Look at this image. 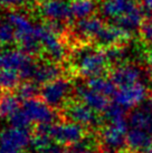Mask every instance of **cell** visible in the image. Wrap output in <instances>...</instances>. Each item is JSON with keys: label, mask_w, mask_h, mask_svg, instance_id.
<instances>
[{"label": "cell", "mask_w": 152, "mask_h": 153, "mask_svg": "<svg viewBox=\"0 0 152 153\" xmlns=\"http://www.w3.org/2000/svg\"><path fill=\"white\" fill-rule=\"evenodd\" d=\"M144 13H145V10L143 7L140 6L136 1H133V4L127 10V13H124L122 17L118 18L115 24L131 35L132 33H134L139 28H141L142 24L144 22Z\"/></svg>", "instance_id": "e0dca14e"}, {"label": "cell", "mask_w": 152, "mask_h": 153, "mask_svg": "<svg viewBox=\"0 0 152 153\" xmlns=\"http://www.w3.org/2000/svg\"><path fill=\"white\" fill-rule=\"evenodd\" d=\"M20 98L16 93L4 91L0 94V119H9L18 110H20Z\"/></svg>", "instance_id": "44dd1931"}, {"label": "cell", "mask_w": 152, "mask_h": 153, "mask_svg": "<svg viewBox=\"0 0 152 153\" xmlns=\"http://www.w3.org/2000/svg\"><path fill=\"white\" fill-rule=\"evenodd\" d=\"M35 66L34 57L19 48H0V69H13L20 74L21 79L31 81Z\"/></svg>", "instance_id": "7a4b0ae2"}, {"label": "cell", "mask_w": 152, "mask_h": 153, "mask_svg": "<svg viewBox=\"0 0 152 153\" xmlns=\"http://www.w3.org/2000/svg\"><path fill=\"white\" fill-rule=\"evenodd\" d=\"M86 85L89 86V88L94 89L95 92L105 95V96H113L115 91H116V85L113 83V81L111 78H107L104 75L102 76H95L87 78Z\"/></svg>", "instance_id": "cb8c5ba5"}, {"label": "cell", "mask_w": 152, "mask_h": 153, "mask_svg": "<svg viewBox=\"0 0 152 153\" xmlns=\"http://www.w3.org/2000/svg\"><path fill=\"white\" fill-rule=\"evenodd\" d=\"M39 91H40L39 85L36 84L34 81H25L18 85L16 88V94L21 101H27L39 95Z\"/></svg>", "instance_id": "4316f807"}, {"label": "cell", "mask_w": 152, "mask_h": 153, "mask_svg": "<svg viewBox=\"0 0 152 153\" xmlns=\"http://www.w3.org/2000/svg\"><path fill=\"white\" fill-rule=\"evenodd\" d=\"M89 142L87 140V137H85L84 140H82L80 142L76 143V144L72 145V148L69 151L66 153H96L95 151L89 148Z\"/></svg>", "instance_id": "f546056e"}, {"label": "cell", "mask_w": 152, "mask_h": 153, "mask_svg": "<svg viewBox=\"0 0 152 153\" xmlns=\"http://www.w3.org/2000/svg\"><path fill=\"white\" fill-rule=\"evenodd\" d=\"M29 128H20L10 126L0 132V152L1 153H24L29 149Z\"/></svg>", "instance_id": "5b68a950"}, {"label": "cell", "mask_w": 152, "mask_h": 153, "mask_svg": "<svg viewBox=\"0 0 152 153\" xmlns=\"http://www.w3.org/2000/svg\"><path fill=\"white\" fill-rule=\"evenodd\" d=\"M129 125L152 133V111L150 108H135L129 115Z\"/></svg>", "instance_id": "7402d4cb"}, {"label": "cell", "mask_w": 152, "mask_h": 153, "mask_svg": "<svg viewBox=\"0 0 152 153\" xmlns=\"http://www.w3.org/2000/svg\"><path fill=\"white\" fill-rule=\"evenodd\" d=\"M21 77L20 74L13 69H0V89L11 91L17 88Z\"/></svg>", "instance_id": "484cf974"}, {"label": "cell", "mask_w": 152, "mask_h": 153, "mask_svg": "<svg viewBox=\"0 0 152 153\" xmlns=\"http://www.w3.org/2000/svg\"><path fill=\"white\" fill-rule=\"evenodd\" d=\"M104 25L105 22L96 16L78 19V22H76L74 25V34L77 38L83 40L84 43H87L89 40L93 42Z\"/></svg>", "instance_id": "2e32d148"}, {"label": "cell", "mask_w": 152, "mask_h": 153, "mask_svg": "<svg viewBox=\"0 0 152 153\" xmlns=\"http://www.w3.org/2000/svg\"><path fill=\"white\" fill-rule=\"evenodd\" d=\"M109 64L104 49L89 46L86 43L78 44L72 54L73 69L86 78L104 75Z\"/></svg>", "instance_id": "6da1fadb"}, {"label": "cell", "mask_w": 152, "mask_h": 153, "mask_svg": "<svg viewBox=\"0 0 152 153\" xmlns=\"http://www.w3.org/2000/svg\"><path fill=\"white\" fill-rule=\"evenodd\" d=\"M134 0H104L101 4V13L106 18L118 19L122 17Z\"/></svg>", "instance_id": "ffe728a7"}, {"label": "cell", "mask_w": 152, "mask_h": 153, "mask_svg": "<svg viewBox=\"0 0 152 153\" xmlns=\"http://www.w3.org/2000/svg\"><path fill=\"white\" fill-rule=\"evenodd\" d=\"M142 77V69L135 64L122 63L115 65L112 69L110 78L116 85V87L129 86L135 83H139Z\"/></svg>", "instance_id": "7c38bea8"}, {"label": "cell", "mask_w": 152, "mask_h": 153, "mask_svg": "<svg viewBox=\"0 0 152 153\" xmlns=\"http://www.w3.org/2000/svg\"><path fill=\"white\" fill-rule=\"evenodd\" d=\"M74 93L80 101L89 105L97 113H103L110 105L107 96L95 92L94 89L89 88L86 84H76L74 86Z\"/></svg>", "instance_id": "5bb4252c"}, {"label": "cell", "mask_w": 152, "mask_h": 153, "mask_svg": "<svg viewBox=\"0 0 152 153\" xmlns=\"http://www.w3.org/2000/svg\"><path fill=\"white\" fill-rule=\"evenodd\" d=\"M8 120L11 126L20 128H29L31 123H33V121L30 120V117L22 107L20 110H18L13 115H11Z\"/></svg>", "instance_id": "f1b7e54d"}, {"label": "cell", "mask_w": 152, "mask_h": 153, "mask_svg": "<svg viewBox=\"0 0 152 153\" xmlns=\"http://www.w3.org/2000/svg\"><path fill=\"white\" fill-rule=\"evenodd\" d=\"M129 124H110L103 126L100 133V140L103 152L116 153L127 145V133Z\"/></svg>", "instance_id": "52a82bcc"}, {"label": "cell", "mask_w": 152, "mask_h": 153, "mask_svg": "<svg viewBox=\"0 0 152 153\" xmlns=\"http://www.w3.org/2000/svg\"><path fill=\"white\" fill-rule=\"evenodd\" d=\"M104 119L110 124H129L127 115H125V108H123L118 103H110L104 112Z\"/></svg>", "instance_id": "d4e9b609"}, {"label": "cell", "mask_w": 152, "mask_h": 153, "mask_svg": "<svg viewBox=\"0 0 152 153\" xmlns=\"http://www.w3.org/2000/svg\"><path fill=\"white\" fill-rule=\"evenodd\" d=\"M72 93H74V86L65 77H59L55 81L42 85L39 91L42 100L53 108H62L67 103Z\"/></svg>", "instance_id": "277c9868"}, {"label": "cell", "mask_w": 152, "mask_h": 153, "mask_svg": "<svg viewBox=\"0 0 152 153\" xmlns=\"http://www.w3.org/2000/svg\"><path fill=\"white\" fill-rule=\"evenodd\" d=\"M148 95L147 86L143 83H135L129 86L118 87L113 95L114 102L125 110L134 108L143 102Z\"/></svg>", "instance_id": "9c48e42d"}, {"label": "cell", "mask_w": 152, "mask_h": 153, "mask_svg": "<svg viewBox=\"0 0 152 153\" xmlns=\"http://www.w3.org/2000/svg\"><path fill=\"white\" fill-rule=\"evenodd\" d=\"M0 153H1V152H0Z\"/></svg>", "instance_id": "8d00e7d4"}, {"label": "cell", "mask_w": 152, "mask_h": 153, "mask_svg": "<svg viewBox=\"0 0 152 153\" xmlns=\"http://www.w3.org/2000/svg\"><path fill=\"white\" fill-rule=\"evenodd\" d=\"M16 43V31L13 25L7 20H0V47Z\"/></svg>", "instance_id": "83f0119b"}, {"label": "cell", "mask_w": 152, "mask_h": 153, "mask_svg": "<svg viewBox=\"0 0 152 153\" xmlns=\"http://www.w3.org/2000/svg\"><path fill=\"white\" fill-rule=\"evenodd\" d=\"M63 68L59 63L51 60L47 58L46 60L36 62L34 75L31 81H34L38 85H45L49 82H53L62 77Z\"/></svg>", "instance_id": "9a60e30c"}, {"label": "cell", "mask_w": 152, "mask_h": 153, "mask_svg": "<svg viewBox=\"0 0 152 153\" xmlns=\"http://www.w3.org/2000/svg\"><path fill=\"white\" fill-rule=\"evenodd\" d=\"M22 108L26 111L33 123L38 124H51L55 122L56 114L53 107L49 106L46 102L38 98H31L24 101Z\"/></svg>", "instance_id": "8fae6325"}, {"label": "cell", "mask_w": 152, "mask_h": 153, "mask_svg": "<svg viewBox=\"0 0 152 153\" xmlns=\"http://www.w3.org/2000/svg\"><path fill=\"white\" fill-rule=\"evenodd\" d=\"M65 145L56 142L51 135L35 132L31 137L29 151L31 153H66Z\"/></svg>", "instance_id": "ac0fdd59"}, {"label": "cell", "mask_w": 152, "mask_h": 153, "mask_svg": "<svg viewBox=\"0 0 152 153\" xmlns=\"http://www.w3.org/2000/svg\"><path fill=\"white\" fill-rule=\"evenodd\" d=\"M38 1H42V0H38Z\"/></svg>", "instance_id": "d590c367"}, {"label": "cell", "mask_w": 152, "mask_h": 153, "mask_svg": "<svg viewBox=\"0 0 152 153\" xmlns=\"http://www.w3.org/2000/svg\"><path fill=\"white\" fill-rule=\"evenodd\" d=\"M96 8V0H73L71 2L73 18L76 19H84L94 16Z\"/></svg>", "instance_id": "603a6c76"}, {"label": "cell", "mask_w": 152, "mask_h": 153, "mask_svg": "<svg viewBox=\"0 0 152 153\" xmlns=\"http://www.w3.org/2000/svg\"><path fill=\"white\" fill-rule=\"evenodd\" d=\"M131 35L123 30L120 26L116 24L114 25H104L103 28L100 30V33L96 35L94 38L93 43L98 45L100 47H112L118 46V45H123L130 39Z\"/></svg>", "instance_id": "4fadbf2b"}, {"label": "cell", "mask_w": 152, "mask_h": 153, "mask_svg": "<svg viewBox=\"0 0 152 153\" xmlns=\"http://www.w3.org/2000/svg\"><path fill=\"white\" fill-rule=\"evenodd\" d=\"M141 37L147 44H150L152 46V18L147 22H144L141 26Z\"/></svg>", "instance_id": "4dcf8cb0"}, {"label": "cell", "mask_w": 152, "mask_h": 153, "mask_svg": "<svg viewBox=\"0 0 152 153\" xmlns=\"http://www.w3.org/2000/svg\"><path fill=\"white\" fill-rule=\"evenodd\" d=\"M38 13L45 20H59L71 24L74 19L71 2L67 0H42L38 6Z\"/></svg>", "instance_id": "30bf717a"}, {"label": "cell", "mask_w": 152, "mask_h": 153, "mask_svg": "<svg viewBox=\"0 0 152 153\" xmlns=\"http://www.w3.org/2000/svg\"><path fill=\"white\" fill-rule=\"evenodd\" d=\"M142 7L147 13L152 16V0H142Z\"/></svg>", "instance_id": "836d02e7"}, {"label": "cell", "mask_w": 152, "mask_h": 153, "mask_svg": "<svg viewBox=\"0 0 152 153\" xmlns=\"http://www.w3.org/2000/svg\"><path fill=\"white\" fill-rule=\"evenodd\" d=\"M144 62L148 66V69L150 71V73H152V48L145 51V53H144Z\"/></svg>", "instance_id": "d6a6232c"}, {"label": "cell", "mask_w": 152, "mask_h": 153, "mask_svg": "<svg viewBox=\"0 0 152 153\" xmlns=\"http://www.w3.org/2000/svg\"><path fill=\"white\" fill-rule=\"evenodd\" d=\"M49 135L60 144L72 146L86 137V130L85 126L78 123L65 121L62 123L51 124Z\"/></svg>", "instance_id": "8992f818"}, {"label": "cell", "mask_w": 152, "mask_h": 153, "mask_svg": "<svg viewBox=\"0 0 152 153\" xmlns=\"http://www.w3.org/2000/svg\"><path fill=\"white\" fill-rule=\"evenodd\" d=\"M35 35L42 44V53L48 59L57 63H62L66 59L67 49L63 37L55 34L45 22L35 26Z\"/></svg>", "instance_id": "3957f363"}, {"label": "cell", "mask_w": 152, "mask_h": 153, "mask_svg": "<svg viewBox=\"0 0 152 153\" xmlns=\"http://www.w3.org/2000/svg\"><path fill=\"white\" fill-rule=\"evenodd\" d=\"M149 106H150V110L152 111V95L151 97H150V101H149Z\"/></svg>", "instance_id": "e575fe53"}, {"label": "cell", "mask_w": 152, "mask_h": 153, "mask_svg": "<svg viewBox=\"0 0 152 153\" xmlns=\"http://www.w3.org/2000/svg\"><path fill=\"white\" fill-rule=\"evenodd\" d=\"M152 133L131 128L127 133V146L133 153H142L152 145Z\"/></svg>", "instance_id": "d6986e66"}, {"label": "cell", "mask_w": 152, "mask_h": 153, "mask_svg": "<svg viewBox=\"0 0 152 153\" xmlns=\"http://www.w3.org/2000/svg\"><path fill=\"white\" fill-rule=\"evenodd\" d=\"M30 1L33 0H0V8H18V7L26 6Z\"/></svg>", "instance_id": "1f68e13d"}, {"label": "cell", "mask_w": 152, "mask_h": 153, "mask_svg": "<svg viewBox=\"0 0 152 153\" xmlns=\"http://www.w3.org/2000/svg\"><path fill=\"white\" fill-rule=\"evenodd\" d=\"M63 117L65 121H71L78 123L83 126H93L97 125L98 117L97 112L91 108L82 101L67 102L63 106Z\"/></svg>", "instance_id": "ba28073f"}]
</instances>
